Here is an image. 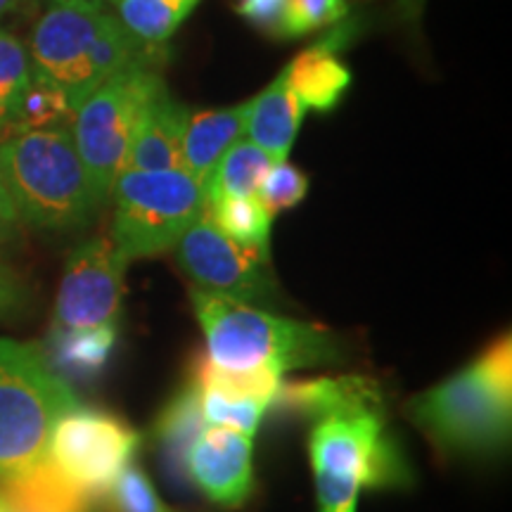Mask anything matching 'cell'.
<instances>
[{
  "label": "cell",
  "instance_id": "cell-1",
  "mask_svg": "<svg viewBox=\"0 0 512 512\" xmlns=\"http://www.w3.org/2000/svg\"><path fill=\"white\" fill-rule=\"evenodd\" d=\"M273 403L313 422L309 453L320 512H356L363 489L408 482V465L389 434L384 396L368 377L280 384Z\"/></svg>",
  "mask_w": 512,
  "mask_h": 512
},
{
  "label": "cell",
  "instance_id": "cell-3",
  "mask_svg": "<svg viewBox=\"0 0 512 512\" xmlns=\"http://www.w3.org/2000/svg\"><path fill=\"white\" fill-rule=\"evenodd\" d=\"M0 178L19 223L38 230L81 228L102 207L76 152L72 128L0 140Z\"/></svg>",
  "mask_w": 512,
  "mask_h": 512
},
{
  "label": "cell",
  "instance_id": "cell-13",
  "mask_svg": "<svg viewBox=\"0 0 512 512\" xmlns=\"http://www.w3.org/2000/svg\"><path fill=\"white\" fill-rule=\"evenodd\" d=\"M185 470L209 501L238 508L254 489L252 437L207 425L190 448Z\"/></svg>",
  "mask_w": 512,
  "mask_h": 512
},
{
  "label": "cell",
  "instance_id": "cell-19",
  "mask_svg": "<svg viewBox=\"0 0 512 512\" xmlns=\"http://www.w3.org/2000/svg\"><path fill=\"white\" fill-rule=\"evenodd\" d=\"M12 512H93V498L74 486L48 456L22 475L0 479Z\"/></svg>",
  "mask_w": 512,
  "mask_h": 512
},
{
  "label": "cell",
  "instance_id": "cell-5",
  "mask_svg": "<svg viewBox=\"0 0 512 512\" xmlns=\"http://www.w3.org/2000/svg\"><path fill=\"white\" fill-rule=\"evenodd\" d=\"M162 46H150L81 102L72 121V138L95 197L105 204L147 107L166 91Z\"/></svg>",
  "mask_w": 512,
  "mask_h": 512
},
{
  "label": "cell",
  "instance_id": "cell-12",
  "mask_svg": "<svg viewBox=\"0 0 512 512\" xmlns=\"http://www.w3.org/2000/svg\"><path fill=\"white\" fill-rule=\"evenodd\" d=\"M195 389L202 418L211 427H228L254 437L268 406L275 401L283 375L271 368L223 370L207 356L195 363Z\"/></svg>",
  "mask_w": 512,
  "mask_h": 512
},
{
  "label": "cell",
  "instance_id": "cell-24",
  "mask_svg": "<svg viewBox=\"0 0 512 512\" xmlns=\"http://www.w3.org/2000/svg\"><path fill=\"white\" fill-rule=\"evenodd\" d=\"M200 0H117L119 22L147 46H164Z\"/></svg>",
  "mask_w": 512,
  "mask_h": 512
},
{
  "label": "cell",
  "instance_id": "cell-32",
  "mask_svg": "<svg viewBox=\"0 0 512 512\" xmlns=\"http://www.w3.org/2000/svg\"><path fill=\"white\" fill-rule=\"evenodd\" d=\"M0 211H5V214H10L12 219H17V211H15V207H12V202H10V197H8V190H5L3 178H0Z\"/></svg>",
  "mask_w": 512,
  "mask_h": 512
},
{
  "label": "cell",
  "instance_id": "cell-21",
  "mask_svg": "<svg viewBox=\"0 0 512 512\" xmlns=\"http://www.w3.org/2000/svg\"><path fill=\"white\" fill-rule=\"evenodd\" d=\"M76 107L60 83L43 74L31 64L29 79L12 112L8 136L31 131H53V128H72ZM5 136V138H8Z\"/></svg>",
  "mask_w": 512,
  "mask_h": 512
},
{
  "label": "cell",
  "instance_id": "cell-14",
  "mask_svg": "<svg viewBox=\"0 0 512 512\" xmlns=\"http://www.w3.org/2000/svg\"><path fill=\"white\" fill-rule=\"evenodd\" d=\"M356 22H337L325 36L283 69L287 86L297 95L304 110L328 114L339 105L351 86V69L339 60V53L356 36Z\"/></svg>",
  "mask_w": 512,
  "mask_h": 512
},
{
  "label": "cell",
  "instance_id": "cell-22",
  "mask_svg": "<svg viewBox=\"0 0 512 512\" xmlns=\"http://www.w3.org/2000/svg\"><path fill=\"white\" fill-rule=\"evenodd\" d=\"M204 427H207V422L202 418L200 394H197L195 384H190L169 401L155 427L159 453H162L164 467L171 477H188V470H185L188 453Z\"/></svg>",
  "mask_w": 512,
  "mask_h": 512
},
{
  "label": "cell",
  "instance_id": "cell-23",
  "mask_svg": "<svg viewBox=\"0 0 512 512\" xmlns=\"http://www.w3.org/2000/svg\"><path fill=\"white\" fill-rule=\"evenodd\" d=\"M273 164V159L259 145L240 138L221 157L204 183V204L221 197H256Z\"/></svg>",
  "mask_w": 512,
  "mask_h": 512
},
{
  "label": "cell",
  "instance_id": "cell-35",
  "mask_svg": "<svg viewBox=\"0 0 512 512\" xmlns=\"http://www.w3.org/2000/svg\"><path fill=\"white\" fill-rule=\"evenodd\" d=\"M0 512H12V510H10V505L5 503V498H3V496H0Z\"/></svg>",
  "mask_w": 512,
  "mask_h": 512
},
{
  "label": "cell",
  "instance_id": "cell-26",
  "mask_svg": "<svg viewBox=\"0 0 512 512\" xmlns=\"http://www.w3.org/2000/svg\"><path fill=\"white\" fill-rule=\"evenodd\" d=\"M31 72L29 48L19 38L0 27V140L8 136V126L24 83Z\"/></svg>",
  "mask_w": 512,
  "mask_h": 512
},
{
  "label": "cell",
  "instance_id": "cell-8",
  "mask_svg": "<svg viewBox=\"0 0 512 512\" xmlns=\"http://www.w3.org/2000/svg\"><path fill=\"white\" fill-rule=\"evenodd\" d=\"M408 411L446 453L501 451L510 439L512 392L491 382L477 361L415 396Z\"/></svg>",
  "mask_w": 512,
  "mask_h": 512
},
{
  "label": "cell",
  "instance_id": "cell-28",
  "mask_svg": "<svg viewBox=\"0 0 512 512\" xmlns=\"http://www.w3.org/2000/svg\"><path fill=\"white\" fill-rule=\"evenodd\" d=\"M114 512H171L157 496L155 486L140 472L138 467L128 465L107 491Z\"/></svg>",
  "mask_w": 512,
  "mask_h": 512
},
{
  "label": "cell",
  "instance_id": "cell-16",
  "mask_svg": "<svg viewBox=\"0 0 512 512\" xmlns=\"http://www.w3.org/2000/svg\"><path fill=\"white\" fill-rule=\"evenodd\" d=\"M235 12L275 41H299L349 17L347 0H235Z\"/></svg>",
  "mask_w": 512,
  "mask_h": 512
},
{
  "label": "cell",
  "instance_id": "cell-31",
  "mask_svg": "<svg viewBox=\"0 0 512 512\" xmlns=\"http://www.w3.org/2000/svg\"><path fill=\"white\" fill-rule=\"evenodd\" d=\"M36 3L38 0H0V19L8 17V15H15V12L34 8Z\"/></svg>",
  "mask_w": 512,
  "mask_h": 512
},
{
  "label": "cell",
  "instance_id": "cell-7",
  "mask_svg": "<svg viewBox=\"0 0 512 512\" xmlns=\"http://www.w3.org/2000/svg\"><path fill=\"white\" fill-rule=\"evenodd\" d=\"M110 197V238L128 264L169 252L204 211L202 183L181 169L121 171Z\"/></svg>",
  "mask_w": 512,
  "mask_h": 512
},
{
  "label": "cell",
  "instance_id": "cell-18",
  "mask_svg": "<svg viewBox=\"0 0 512 512\" xmlns=\"http://www.w3.org/2000/svg\"><path fill=\"white\" fill-rule=\"evenodd\" d=\"M249 100L226 110L190 114L183 138V171L197 183H207L221 157L245 136Z\"/></svg>",
  "mask_w": 512,
  "mask_h": 512
},
{
  "label": "cell",
  "instance_id": "cell-20",
  "mask_svg": "<svg viewBox=\"0 0 512 512\" xmlns=\"http://www.w3.org/2000/svg\"><path fill=\"white\" fill-rule=\"evenodd\" d=\"M114 342H117V328L114 325L76 330L53 328L46 358L50 368L62 380H93L110 361Z\"/></svg>",
  "mask_w": 512,
  "mask_h": 512
},
{
  "label": "cell",
  "instance_id": "cell-2",
  "mask_svg": "<svg viewBox=\"0 0 512 512\" xmlns=\"http://www.w3.org/2000/svg\"><path fill=\"white\" fill-rule=\"evenodd\" d=\"M190 302L207 339L204 356L223 370L271 368L283 375L337 356V339L323 325L278 316L197 287L190 290Z\"/></svg>",
  "mask_w": 512,
  "mask_h": 512
},
{
  "label": "cell",
  "instance_id": "cell-25",
  "mask_svg": "<svg viewBox=\"0 0 512 512\" xmlns=\"http://www.w3.org/2000/svg\"><path fill=\"white\" fill-rule=\"evenodd\" d=\"M204 211L230 240L245 247L271 249L273 216L259 197H221L204 204Z\"/></svg>",
  "mask_w": 512,
  "mask_h": 512
},
{
  "label": "cell",
  "instance_id": "cell-15",
  "mask_svg": "<svg viewBox=\"0 0 512 512\" xmlns=\"http://www.w3.org/2000/svg\"><path fill=\"white\" fill-rule=\"evenodd\" d=\"M190 114V107L166 88L140 119L124 171H183V138Z\"/></svg>",
  "mask_w": 512,
  "mask_h": 512
},
{
  "label": "cell",
  "instance_id": "cell-17",
  "mask_svg": "<svg viewBox=\"0 0 512 512\" xmlns=\"http://www.w3.org/2000/svg\"><path fill=\"white\" fill-rule=\"evenodd\" d=\"M304 114V105L287 86L285 72H280L264 91L249 100L247 140L259 145L273 162H287Z\"/></svg>",
  "mask_w": 512,
  "mask_h": 512
},
{
  "label": "cell",
  "instance_id": "cell-34",
  "mask_svg": "<svg viewBox=\"0 0 512 512\" xmlns=\"http://www.w3.org/2000/svg\"><path fill=\"white\" fill-rule=\"evenodd\" d=\"M60 3H88V5H102L105 3H117V0H50V5H60Z\"/></svg>",
  "mask_w": 512,
  "mask_h": 512
},
{
  "label": "cell",
  "instance_id": "cell-10",
  "mask_svg": "<svg viewBox=\"0 0 512 512\" xmlns=\"http://www.w3.org/2000/svg\"><path fill=\"white\" fill-rule=\"evenodd\" d=\"M181 271L197 290L221 294L238 302H268L278 283L271 268V249L245 247L223 235L207 211L176 242Z\"/></svg>",
  "mask_w": 512,
  "mask_h": 512
},
{
  "label": "cell",
  "instance_id": "cell-11",
  "mask_svg": "<svg viewBox=\"0 0 512 512\" xmlns=\"http://www.w3.org/2000/svg\"><path fill=\"white\" fill-rule=\"evenodd\" d=\"M128 261L110 235H93L69 252L55 302V330L114 325Z\"/></svg>",
  "mask_w": 512,
  "mask_h": 512
},
{
  "label": "cell",
  "instance_id": "cell-27",
  "mask_svg": "<svg viewBox=\"0 0 512 512\" xmlns=\"http://www.w3.org/2000/svg\"><path fill=\"white\" fill-rule=\"evenodd\" d=\"M309 192V176L299 171L297 166L287 162H275L268 171L264 183L259 188V200L268 209V214L275 216L280 211L297 207Z\"/></svg>",
  "mask_w": 512,
  "mask_h": 512
},
{
  "label": "cell",
  "instance_id": "cell-4",
  "mask_svg": "<svg viewBox=\"0 0 512 512\" xmlns=\"http://www.w3.org/2000/svg\"><path fill=\"white\" fill-rule=\"evenodd\" d=\"M150 48L102 5H50L31 34L29 57L36 69L60 83L79 110L83 100L124 64Z\"/></svg>",
  "mask_w": 512,
  "mask_h": 512
},
{
  "label": "cell",
  "instance_id": "cell-33",
  "mask_svg": "<svg viewBox=\"0 0 512 512\" xmlns=\"http://www.w3.org/2000/svg\"><path fill=\"white\" fill-rule=\"evenodd\" d=\"M399 8L406 17H415L422 8V0H399Z\"/></svg>",
  "mask_w": 512,
  "mask_h": 512
},
{
  "label": "cell",
  "instance_id": "cell-6",
  "mask_svg": "<svg viewBox=\"0 0 512 512\" xmlns=\"http://www.w3.org/2000/svg\"><path fill=\"white\" fill-rule=\"evenodd\" d=\"M79 406L74 389L36 344L0 337V479L48 456L57 420Z\"/></svg>",
  "mask_w": 512,
  "mask_h": 512
},
{
  "label": "cell",
  "instance_id": "cell-29",
  "mask_svg": "<svg viewBox=\"0 0 512 512\" xmlns=\"http://www.w3.org/2000/svg\"><path fill=\"white\" fill-rule=\"evenodd\" d=\"M29 302V287L15 268L0 261V316L19 311Z\"/></svg>",
  "mask_w": 512,
  "mask_h": 512
},
{
  "label": "cell",
  "instance_id": "cell-9",
  "mask_svg": "<svg viewBox=\"0 0 512 512\" xmlns=\"http://www.w3.org/2000/svg\"><path fill=\"white\" fill-rule=\"evenodd\" d=\"M138 432L124 420L76 406L57 420L48 444L53 465L91 498L107 496L136 456Z\"/></svg>",
  "mask_w": 512,
  "mask_h": 512
},
{
  "label": "cell",
  "instance_id": "cell-30",
  "mask_svg": "<svg viewBox=\"0 0 512 512\" xmlns=\"http://www.w3.org/2000/svg\"><path fill=\"white\" fill-rule=\"evenodd\" d=\"M19 240V221L12 219L10 214L0 211V252L8 249L10 245H15Z\"/></svg>",
  "mask_w": 512,
  "mask_h": 512
}]
</instances>
